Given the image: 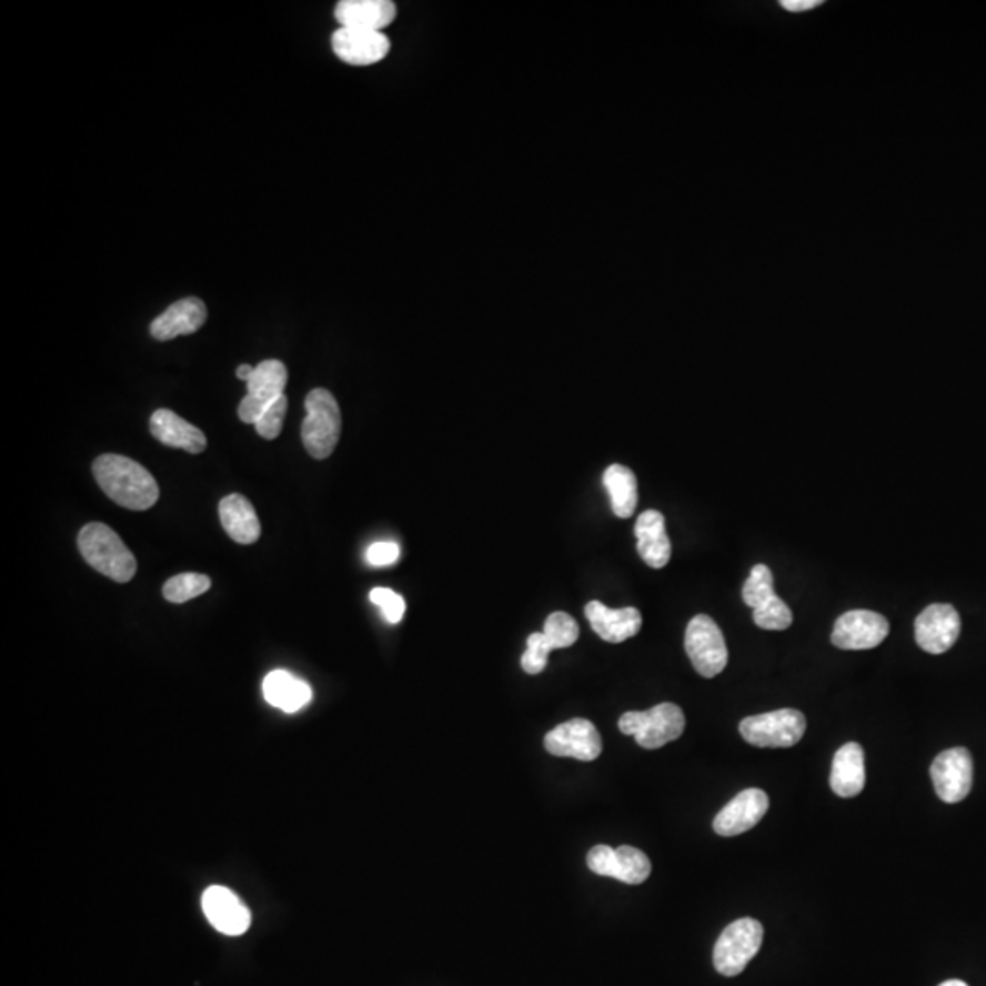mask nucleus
<instances>
[{
    "label": "nucleus",
    "instance_id": "obj_5",
    "mask_svg": "<svg viewBox=\"0 0 986 986\" xmlns=\"http://www.w3.org/2000/svg\"><path fill=\"white\" fill-rule=\"evenodd\" d=\"M762 939L764 926L758 920L744 917L731 923L714 945V968L725 977L738 976L761 950Z\"/></svg>",
    "mask_w": 986,
    "mask_h": 986
},
{
    "label": "nucleus",
    "instance_id": "obj_6",
    "mask_svg": "<svg viewBox=\"0 0 986 986\" xmlns=\"http://www.w3.org/2000/svg\"><path fill=\"white\" fill-rule=\"evenodd\" d=\"M742 600L753 608L756 627L764 631H786L792 627V608L776 596L773 572L766 565L751 569L749 577L742 588Z\"/></svg>",
    "mask_w": 986,
    "mask_h": 986
},
{
    "label": "nucleus",
    "instance_id": "obj_29",
    "mask_svg": "<svg viewBox=\"0 0 986 986\" xmlns=\"http://www.w3.org/2000/svg\"><path fill=\"white\" fill-rule=\"evenodd\" d=\"M552 651H554V648L550 647L549 640H546L543 632L530 634L529 642H526V653L521 657V667L524 668V673H543Z\"/></svg>",
    "mask_w": 986,
    "mask_h": 986
},
{
    "label": "nucleus",
    "instance_id": "obj_3",
    "mask_svg": "<svg viewBox=\"0 0 986 986\" xmlns=\"http://www.w3.org/2000/svg\"><path fill=\"white\" fill-rule=\"evenodd\" d=\"M302 441L311 457L316 461L328 459L339 444L342 433V413L339 402L331 391L316 388L305 396Z\"/></svg>",
    "mask_w": 986,
    "mask_h": 986
},
{
    "label": "nucleus",
    "instance_id": "obj_20",
    "mask_svg": "<svg viewBox=\"0 0 986 986\" xmlns=\"http://www.w3.org/2000/svg\"><path fill=\"white\" fill-rule=\"evenodd\" d=\"M634 534L637 540V554L651 569H663L671 561L673 546L665 530V517L657 510H647L637 517Z\"/></svg>",
    "mask_w": 986,
    "mask_h": 986
},
{
    "label": "nucleus",
    "instance_id": "obj_4",
    "mask_svg": "<svg viewBox=\"0 0 986 986\" xmlns=\"http://www.w3.org/2000/svg\"><path fill=\"white\" fill-rule=\"evenodd\" d=\"M617 725L623 735L634 736L643 749H660L684 735L685 714L678 705L660 704L642 713H625Z\"/></svg>",
    "mask_w": 986,
    "mask_h": 986
},
{
    "label": "nucleus",
    "instance_id": "obj_19",
    "mask_svg": "<svg viewBox=\"0 0 986 986\" xmlns=\"http://www.w3.org/2000/svg\"><path fill=\"white\" fill-rule=\"evenodd\" d=\"M207 308L200 299H183L172 303L150 324V334L160 342L195 333L205 324Z\"/></svg>",
    "mask_w": 986,
    "mask_h": 986
},
{
    "label": "nucleus",
    "instance_id": "obj_27",
    "mask_svg": "<svg viewBox=\"0 0 986 986\" xmlns=\"http://www.w3.org/2000/svg\"><path fill=\"white\" fill-rule=\"evenodd\" d=\"M211 585L212 581L209 575L187 572V574L174 575L164 583L163 597L170 603L191 602L194 597L205 594Z\"/></svg>",
    "mask_w": 986,
    "mask_h": 986
},
{
    "label": "nucleus",
    "instance_id": "obj_35",
    "mask_svg": "<svg viewBox=\"0 0 986 986\" xmlns=\"http://www.w3.org/2000/svg\"><path fill=\"white\" fill-rule=\"evenodd\" d=\"M939 986H968L965 982H959V979H950V982L940 983Z\"/></svg>",
    "mask_w": 986,
    "mask_h": 986
},
{
    "label": "nucleus",
    "instance_id": "obj_7",
    "mask_svg": "<svg viewBox=\"0 0 986 986\" xmlns=\"http://www.w3.org/2000/svg\"><path fill=\"white\" fill-rule=\"evenodd\" d=\"M806 733V718L801 711L778 710L755 714L740 722V735L755 747H793Z\"/></svg>",
    "mask_w": 986,
    "mask_h": 986
},
{
    "label": "nucleus",
    "instance_id": "obj_13",
    "mask_svg": "<svg viewBox=\"0 0 986 986\" xmlns=\"http://www.w3.org/2000/svg\"><path fill=\"white\" fill-rule=\"evenodd\" d=\"M545 749L554 756H569L581 762L596 761L602 755V735L588 720H569L545 736Z\"/></svg>",
    "mask_w": 986,
    "mask_h": 986
},
{
    "label": "nucleus",
    "instance_id": "obj_28",
    "mask_svg": "<svg viewBox=\"0 0 986 986\" xmlns=\"http://www.w3.org/2000/svg\"><path fill=\"white\" fill-rule=\"evenodd\" d=\"M543 634H545L550 647L554 648V651L555 648L572 647L577 642V637H580V625L566 612H552L546 617Z\"/></svg>",
    "mask_w": 986,
    "mask_h": 986
},
{
    "label": "nucleus",
    "instance_id": "obj_22",
    "mask_svg": "<svg viewBox=\"0 0 986 986\" xmlns=\"http://www.w3.org/2000/svg\"><path fill=\"white\" fill-rule=\"evenodd\" d=\"M334 17L340 28L382 31L395 21L396 6L391 0H342Z\"/></svg>",
    "mask_w": 986,
    "mask_h": 986
},
{
    "label": "nucleus",
    "instance_id": "obj_21",
    "mask_svg": "<svg viewBox=\"0 0 986 986\" xmlns=\"http://www.w3.org/2000/svg\"><path fill=\"white\" fill-rule=\"evenodd\" d=\"M150 433L164 446L185 450L194 455L205 452V433L180 415H175L174 411L164 408L154 411V415L150 416Z\"/></svg>",
    "mask_w": 986,
    "mask_h": 986
},
{
    "label": "nucleus",
    "instance_id": "obj_1",
    "mask_svg": "<svg viewBox=\"0 0 986 986\" xmlns=\"http://www.w3.org/2000/svg\"><path fill=\"white\" fill-rule=\"evenodd\" d=\"M93 477L113 503L143 512L158 503L160 486L152 473L132 459L104 453L92 464Z\"/></svg>",
    "mask_w": 986,
    "mask_h": 986
},
{
    "label": "nucleus",
    "instance_id": "obj_30",
    "mask_svg": "<svg viewBox=\"0 0 986 986\" xmlns=\"http://www.w3.org/2000/svg\"><path fill=\"white\" fill-rule=\"evenodd\" d=\"M285 415H288V396L282 395L268 410L263 411L260 419H258L256 424H254L258 435L268 439V441H274L282 433Z\"/></svg>",
    "mask_w": 986,
    "mask_h": 986
},
{
    "label": "nucleus",
    "instance_id": "obj_8",
    "mask_svg": "<svg viewBox=\"0 0 986 986\" xmlns=\"http://www.w3.org/2000/svg\"><path fill=\"white\" fill-rule=\"evenodd\" d=\"M685 651L694 671L704 678H714L724 671L730 660L725 637L713 617L698 614L685 631Z\"/></svg>",
    "mask_w": 986,
    "mask_h": 986
},
{
    "label": "nucleus",
    "instance_id": "obj_26",
    "mask_svg": "<svg viewBox=\"0 0 986 986\" xmlns=\"http://www.w3.org/2000/svg\"><path fill=\"white\" fill-rule=\"evenodd\" d=\"M603 484L611 495L614 515L620 520L632 517L637 506V481L631 467L612 464L603 473Z\"/></svg>",
    "mask_w": 986,
    "mask_h": 986
},
{
    "label": "nucleus",
    "instance_id": "obj_12",
    "mask_svg": "<svg viewBox=\"0 0 986 986\" xmlns=\"http://www.w3.org/2000/svg\"><path fill=\"white\" fill-rule=\"evenodd\" d=\"M889 623L874 611H849L838 617L833 628L832 643L843 651H868L888 637Z\"/></svg>",
    "mask_w": 986,
    "mask_h": 986
},
{
    "label": "nucleus",
    "instance_id": "obj_10",
    "mask_svg": "<svg viewBox=\"0 0 986 986\" xmlns=\"http://www.w3.org/2000/svg\"><path fill=\"white\" fill-rule=\"evenodd\" d=\"M588 868L602 877H612L625 884H642L651 875V861L642 849L632 846L611 848L605 844H597L586 855Z\"/></svg>",
    "mask_w": 986,
    "mask_h": 986
},
{
    "label": "nucleus",
    "instance_id": "obj_31",
    "mask_svg": "<svg viewBox=\"0 0 986 986\" xmlns=\"http://www.w3.org/2000/svg\"><path fill=\"white\" fill-rule=\"evenodd\" d=\"M371 603H375L379 608H381L382 616H384L385 622L395 623L401 622L404 614H406V602H404V597L399 596L396 592L390 591V588H373L370 594Z\"/></svg>",
    "mask_w": 986,
    "mask_h": 986
},
{
    "label": "nucleus",
    "instance_id": "obj_18",
    "mask_svg": "<svg viewBox=\"0 0 986 986\" xmlns=\"http://www.w3.org/2000/svg\"><path fill=\"white\" fill-rule=\"evenodd\" d=\"M585 616L591 623L592 631L602 637L603 642L623 643L628 637L636 636L642 631V614L634 606L625 608H608L602 602L586 603Z\"/></svg>",
    "mask_w": 986,
    "mask_h": 986
},
{
    "label": "nucleus",
    "instance_id": "obj_9",
    "mask_svg": "<svg viewBox=\"0 0 986 986\" xmlns=\"http://www.w3.org/2000/svg\"><path fill=\"white\" fill-rule=\"evenodd\" d=\"M288 379V368L280 360H263L262 364H258L247 382V395L238 406L240 421L256 424L263 411L285 395Z\"/></svg>",
    "mask_w": 986,
    "mask_h": 986
},
{
    "label": "nucleus",
    "instance_id": "obj_24",
    "mask_svg": "<svg viewBox=\"0 0 986 986\" xmlns=\"http://www.w3.org/2000/svg\"><path fill=\"white\" fill-rule=\"evenodd\" d=\"M864 784H866V771H864L863 747L855 742L844 744L833 758L829 786L835 795L852 798L863 792Z\"/></svg>",
    "mask_w": 986,
    "mask_h": 986
},
{
    "label": "nucleus",
    "instance_id": "obj_17",
    "mask_svg": "<svg viewBox=\"0 0 986 986\" xmlns=\"http://www.w3.org/2000/svg\"><path fill=\"white\" fill-rule=\"evenodd\" d=\"M201 906L207 919L220 934H245L251 926V912L234 892L225 886H211L201 897Z\"/></svg>",
    "mask_w": 986,
    "mask_h": 986
},
{
    "label": "nucleus",
    "instance_id": "obj_25",
    "mask_svg": "<svg viewBox=\"0 0 986 986\" xmlns=\"http://www.w3.org/2000/svg\"><path fill=\"white\" fill-rule=\"evenodd\" d=\"M263 696L276 710L296 713L311 702L313 691L288 671H273L263 680Z\"/></svg>",
    "mask_w": 986,
    "mask_h": 986
},
{
    "label": "nucleus",
    "instance_id": "obj_34",
    "mask_svg": "<svg viewBox=\"0 0 986 986\" xmlns=\"http://www.w3.org/2000/svg\"><path fill=\"white\" fill-rule=\"evenodd\" d=\"M252 373H254V368H252V365H249V364H242L237 370V376H238V379H240V381L249 382V379H251Z\"/></svg>",
    "mask_w": 986,
    "mask_h": 986
},
{
    "label": "nucleus",
    "instance_id": "obj_16",
    "mask_svg": "<svg viewBox=\"0 0 986 986\" xmlns=\"http://www.w3.org/2000/svg\"><path fill=\"white\" fill-rule=\"evenodd\" d=\"M769 809V796L762 789L751 787L738 793L722 812L714 817V832L722 837H736L749 832L764 818Z\"/></svg>",
    "mask_w": 986,
    "mask_h": 986
},
{
    "label": "nucleus",
    "instance_id": "obj_2",
    "mask_svg": "<svg viewBox=\"0 0 986 986\" xmlns=\"http://www.w3.org/2000/svg\"><path fill=\"white\" fill-rule=\"evenodd\" d=\"M78 546L88 565L115 583H129L138 572L134 554L107 524L88 523L79 532Z\"/></svg>",
    "mask_w": 986,
    "mask_h": 986
},
{
    "label": "nucleus",
    "instance_id": "obj_33",
    "mask_svg": "<svg viewBox=\"0 0 986 986\" xmlns=\"http://www.w3.org/2000/svg\"><path fill=\"white\" fill-rule=\"evenodd\" d=\"M822 4V0H782L781 6L787 11H807Z\"/></svg>",
    "mask_w": 986,
    "mask_h": 986
},
{
    "label": "nucleus",
    "instance_id": "obj_14",
    "mask_svg": "<svg viewBox=\"0 0 986 986\" xmlns=\"http://www.w3.org/2000/svg\"><path fill=\"white\" fill-rule=\"evenodd\" d=\"M959 634V612L946 603L926 606L915 620V642L928 654L950 651L956 645Z\"/></svg>",
    "mask_w": 986,
    "mask_h": 986
},
{
    "label": "nucleus",
    "instance_id": "obj_11",
    "mask_svg": "<svg viewBox=\"0 0 986 986\" xmlns=\"http://www.w3.org/2000/svg\"><path fill=\"white\" fill-rule=\"evenodd\" d=\"M935 793L946 804L965 801L974 782V762L965 747L943 751L930 767Z\"/></svg>",
    "mask_w": 986,
    "mask_h": 986
},
{
    "label": "nucleus",
    "instance_id": "obj_32",
    "mask_svg": "<svg viewBox=\"0 0 986 986\" xmlns=\"http://www.w3.org/2000/svg\"><path fill=\"white\" fill-rule=\"evenodd\" d=\"M399 557H401V549H399L396 543H391V541L373 543L365 552V560L373 566L393 565Z\"/></svg>",
    "mask_w": 986,
    "mask_h": 986
},
{
    "label": "nucleus",
    "instance_id": "obj_15",
    "mask_svg": "<svg viewBox=\"0 0 986 986\" xmlns=\"http://www.w3.org/2000/svg\"><path fill=\"white\" fill-rule=\"evenodd\" d=\"M334 56L351 67H371L388 57L391 42L382 31L339 28L331 39Z\"/></svg>",
    "mask_w": 986,
    "mask_h": 986
},
{
    "label": "nucleus",
    "instance_id": "obj_23",
    "mask_svg": "<svg viewBox=\"0 0 986 986\" xmlns=\"http://www.w3.org/2000/svg\"><path fill=\"white\" fill-rule=\"evenodd\" d=\"M220 521L227 535L240 545H252L260 540L262 526L256 510L242 493H231L220 501Z\"/></svg>",
    "mask_w": 986,
    "mask_h": 986
}]
</instances>
